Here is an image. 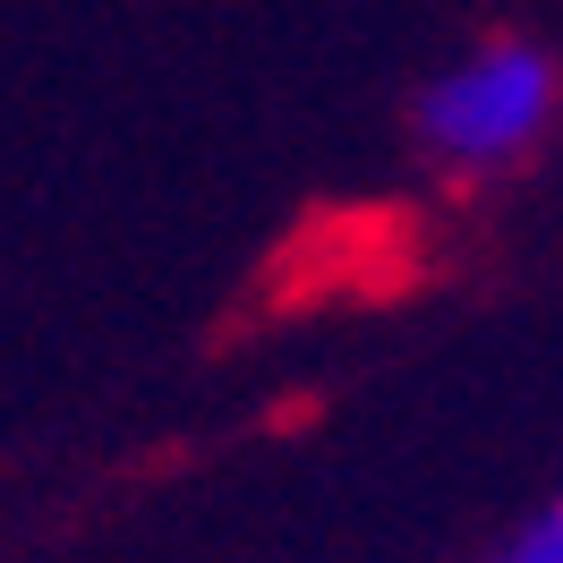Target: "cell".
<instances>
[{"instance_id": "cell-1", "label": "cell", "mask_w": 563, "mask_h": 563, "mask_svg": "<svg viewBox=\"0 0 563 563\" xmlns=\"http://www.w3.org/2000/svg\"><path fill=\"white\" fill-rule=\"evenodd\" d=\"M555 111H563L555 52L529 43V35H487V43H470V52H453L419 86L410 129H419V154L435 172L495 179V172H512V163H529L547 145Z\"/></svg>"}, {"instance_id": "cell-2", "label": "cell", "mask_w": 563, "mask_h": 563, "mask_svg": "<svg viewBox=\"0 0 563 563\" xmlns=\"http://www.w3.org/2000/svg\"><path fill=\"white\" fill-rule=\"evenodd\" d=\"M504 563H563V487L547 495L512 538H504Z\"/></svg>"}]
</instances>
